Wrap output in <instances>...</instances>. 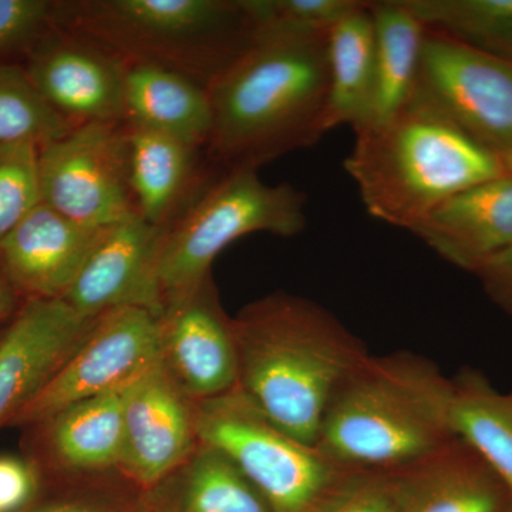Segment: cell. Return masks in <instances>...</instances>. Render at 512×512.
<instances>
[{
    "instance_id": "1",
    "label": "cell",
    "mask_w": 512,
    "mask_h": 512,
    "mask_svg": "<svg viewBox=\"0 0 512 512\" xmlns=\"http://www.w3.org/2000/svg\"><path fill=\"white\" fill-rule=\"evenodd\" d=\"M241 392L279 429L316 447L333 393L366 346L319 303L275 292L232 318Z\"/></svg>"
},
{
    "instance_id": "2",
    "label": "cell",
    "mask_w": 512,
    "mask_h": 512,
    "mask_svg": "<svg viewBox=\"0 0 512 512\" xmlns=\"http://www.w3.org/2000/svg\"><path fill=\"white\" fill-rule=\"evenodd\" d=\"M328 33L264 37L210 83L208 157L225 170L259 168L325 136Z\"/></svg>"
},
{
    "instance_id": "3",
    "label": "cell",
    "mask_w": 512,
    "mask_h": 512,
    "mask_svg": "<svg viewBox=\"0 0 512 512\" xmlns=\"http://www.w3.org/2000/svg\"><path fill=\"white\" fill-rule=\"evenodd\" d=\"M451 396L433 360L406 350L367 355L333 393L316 448L350 470L396 473L456 437Z\"/></svg>"
},
{
    "instance_id": "4",
    "label": "cell",
    "mask_w": 512,
    "mask_h": 512,
    "mask_svg": "<svg viewBox=\"0 0 512 512\" xmlns=\"http://www.w3.org/2000/svg\"><path fill=\"white\" fill-rule=\"evenodd\" d=\"M355 134L345 170L363 205L410 232L458 192L504 175L493 150L416 93L392 119Z\"/></svg>"
},
{
    "instance_id": "5",
    "label": "cell",
    "mask_w": 512,
    "mask_h": 512,
    "mask_svg": "<svg viewBox=\"0 0 512 512\" xmlns=\"http://www.w3.org/2000/svg\"><path fill=\"white\" fill-rule=\"evenodd\" d=\"M55 26L205 87L255 42L242 0H63Z\"/></svg>"
},
{
    "instance_id": "6",
    "label": "cell",
    "mask_w": 512,
    "mask_h": 512,
    "mask_svg": "<svg viewBox=\"0 0 512 512\" xmlns=\"http://www.w3.org/2000/svg\"><path fill=\"white\" fill-rule=\"evenodd\" d=\"M192 410L198 441L231 458L275 512L328 511L370 476L339 466L318 448L289 436L238 386L192 402Z\"/></svg>"
},
{
    "instance_id": "7",
    "label": "cell",
    "mask_w": 512,
    "mask_h": 512,
    "mask_svg": "<svg viewBox=\"0 0 512 512\" xmlns=\"http://www.w3.org/2000/svg\"><path fill=\"white\" fill-rule=\"evenodd\" d=\"M258 171L225 170L168 228L158 265L164 308L204 284L215 258L237 239L258 232L291 238L306 228L305 192L265 183Z\"/></svg>"
},
{
    "instance_id": "8",
    "label": "cell",
    "mask_w": 512,
    "mask_h": 512,
    "mask_svg": "<svg viewBox=\"0 0 512 512\" xmlns=\"http://www.w3.org/2000/svg\"><path fill=\"white\" fill-rule=\"evenodd\" d=\"M40 200L92 229L136 215L128 183L124 121L84 123L39 148Z\"/></svg>"
},
{
    "instance_id": "9",
    "label": "cell",
    "mask_w": 512,
    "mask_h": 512,
    "mask_svg": "<svg viewBox=\"0 0 512 512\" xmlns=\"http://www.w3.org/2000/svg\"><path fill=\"white\" fill-rule=\"evenodd\" d=\"M160 359V315L141 308L103 313L93 320L55 376L10 424L49 423L72 404L133 382Z\"/></svg>"
},
{
    "instance_id": "10",
    "label": "cell",
    "mask_w": 512,
    "mask_h": 512,
    "mask_svg": "<svg viewBox=\"0 0 512 512\" xmlns=\"http://www.w3.org/2000/svg\"><path fill=\"white\" fill-rule=\"evenodd\" d=\"M416 94L495 154L512 144V60L427 28Z\"/></svg>"
},
{
    "instance_id": "11",
    "label": "cell",
    "mask_w": 512,
    "mask_h": 512,
    "mask_svg": "<svg viewBox=\"0 0 512 512\" xmlns=\"http://www.w3.org/2000/svg\"><path fill=\"white\" fill-rule=\"evenodd\" d=\"M30 82L73 126L124 121L126 63L82 35L53 26L28 53Z\"/></svg>"
},
{
    "instance_id": "12",
    "label": "cell",
    "mask_w": 512,
    "mask_h": 512,
    "mask_svg": "<svg viewBox=\"0 0 512 512\" xmlns=\"http://www.w3.org/2000/svg\"><path fill=\"white\" fill-rule=\"evenodd\" d=\"M167 231L137 214L104 228L64 301L87 319L120 308L163 315L158 265Z\"/></svg>"
},
{
    "instance_id": "13",
    "label": "cell",
    "mask_w": 512,
    "mask_h": 512,
    "mask_svg": "<svg viewBox=\"0 0 512 512\" xmlns=\"http://www.w3.org/2000/svg\"><path fill=\"white\" fill-rule=\"evenodd\" d=\"M161 362L191 402L220 396L237 386L238 353L232 318L222 309L212 276L165 305Z\"/></svg>"
},
{
    "instance_id": "14",
    "label": "cell",
    "mask_w": 512,
    "mask_h": 512,
    "mask_svg": "<svg viewBox=\"0 0 512 512\" xmlns=\"http://www.w3.org/2000/svg\"><path fill=\"white\" fill-rule=\"evenodd\" d=\"M64 299H26L0 333V427L33 399L92 326Z\"/></svg>"
},
{
    "instance_id": "15",
    "label": "cell",
    "mask_w": 512,
    "mask_h": 512,
    "mask_svg": "<svg viewBox=\"0 0 512 512\" xmlns=\"http://www.w3.org/2000/svg\"><path fill=\"white\" fill-rule=\"evenodd\" d=\"M198 444L192 402L160 359L137 380L128 396L120 467L151 490L181 467Z\"/></svg>"
},
{
    "instance_id": "16",
    "label": "cell",
    "mask_w": 512,
    "mask_h": 512,
    "mask_svg": "<svg viewBox=\"0 0 512 512\" xmlns=\"http://www.w3.org/2000/svg\"><path fill=\"white\" fill-rule=\"evenodd\" d=\"M101 231L39 202L3 242L0 278L26 299H63Z\"/></svg>"
},
{
    "instance_id": "17",
    "label": "cell",
    "mask_w": 512,
    "mask_h": 512,
    "mask_svg": "<svg viewBox=\"0 0 512 512\" xmlns=\"http://www.w3.org/2000/svg\"><path fill=\"white\" fill-rule=\"evenodd\" d=\"M390 476L396 512H512L507 485L457 436Z\"/></svg>"
},
{
    "instance_id": "18",
    "label": "cell",
    "mask_w": 512,
    "mask_h": 512,
    "mask_svg": "<svg viewBox=\"0 0 512 512\" xmlns=\"http://www.w3.org/2000/svg\"><path fill=\"white\" fill-rule=\"evenodd\" d=\"M444 261L468 272L512 247V178L458 192L412 231Z\"/></svg>"
},
{
    "instance_id": "19",
    "label": "cell",
    "mask_w": 512,
    "mask_h": 512,
    "mask_svg": "<svg viewBox=\"0 0 512 512\" xmlns=\"http://www.w3.org/2000/svg\"><path fill=\"white\" fill-rule=\"evenodd\" d=\"M126 123V121H124ZM128 183L141 220L170 228L205 188L202 148L126 123Z\"/></svg>"
},
{
    "instance_id": "20",
    "label": "cell",
    "mask_w": 512,
    "mask_h": 512,
    "mask_svg": "<svg viewBox=\"0 0 512 512\" xmlns=\"http://www.w3.org/2000/svg\"><path fill=\"white\" fill-rule=\"evenodd\" d=\"M124 121L205 150L212 131L208 89L167 67L126 63Z\"/></svg>"
},
{
    "instance_id": "21",
    "label": "cell",
    "mask_w": 512,
    "mask_h": 512,
    "mask_svg": "<svg viewBox=\"0 0 512 512\" xmlns=\"http://www.w3.org/2000/svg\"><path fill=\"white\" fill-rule=\"evenodd\" d=\"M148 512L275 511L231 458L200 443L181 467L151 488Z\"/></svg>"
},
{
    "instance_id": "22",
    "label": "cell",
    "mask_w": 512,
    "mask_h": 512,
    "mask_svg": "<svg viewBox=\"0 0 512 512\" xmlns=\"http://www.w3.org/2000/svg\"><path fill=\"white\" fill-rule=\"evenodd\" d=\"M328 100L323 127L359 131L369 124L375 89V40L369 2L360 3L328 33Z\"/></svg>"
},
{
    "instance_id": "23",
    "label": "cell",
    "mask_w": 512,
    "mask_h": 512,
    "mask_svg": "<svg viewBox=\"0 0 512 512\" xmlns=\"http://www.w3.org/2000/svg\"><path fill=\"white\" fill-rule=\"evenodd\" d=\"M369 9L375 40V89L366 127L386 123L412 100L427 32L407 0L369 2Z\"/></svg>"
},
{
    "instance_id": "24",
    "label": "cell",
    "mask_w": 512,
    "mask_h": 512,
    "mask_svg": "<svg viewBox=\"0 0 512 512\" xmlns=\"http://www.w3.org/2000/svg\"><path fill=\"white\" fill-rule=\"evenodd\" d=\"M138 379L72 404L46 423L50 447L64 467L104 470L121 466L127 400Z\"/></svg>"
},
{
    "instance_id": "25",
    "label": "cell",
    "mask_w": 512,
    "mask_h": 512,
    "mask_svg": "<svg viewBox=\"0 0 512 512\" xmlns=\"http://www.w3.org/2000/svg\"><path fill=\"white\" fill-rule=\"evenodd\" d=\"M450 424L490 464L512 494V390L500 392L480 370L451 379Z\"/></svg>"
},
{
    "instance_id": "26",
    "label": "cell",
    "mask_w": 512,
    "mask_h": 512,
    "mask_svg": "<svg viewBox=\"0 0 512 512\" xmlns=\"http://www.w3.org/2000/svg\"><path fill=\"white\" fill-rule=\"evenodd\" d=\"M429 29L512 60V0H407Z\"/></svg>"
},
{
    "instance_id": "27",
    "label": "cell",
    "mask_w": 512,
    "mask_h": 512,
    "mask_svg": "<svg viewBox=\"0 0 512 512\" xmlns=\"http://www.w3.org/2000/svg\"><path fill=\"white\" fill-rule=\"evenodd\" d=\"M37 92L25 67L0 63V147H45L73 128Z\"/></svg>"
},
{
    "instance_id": "28",
    "label": "cell",
    "mask_w": 512,
    "mask_h": 512,
    "mask_svg": "<svg viewBox=\"0 0 512 512\" xmlns=\"http://www.w3.org/2000/svg\"><path fill=\"white\" fill-rule=\"evenodd\" d=\"M256 39L326 35L360 0H242Z\"/></svg>"
},
{
    "instance_id": "29",
    "label": "cell",
    "mask_w": 512,
    "mask_h": 512,
    "mask_svg": "<svg viewBox=\"0 0 512 512\" xmlns=\"http://www.w3.org/2000/svg\"><path fill=\"white\" fill-rule=\"evenodd\" d=\"M39 148L0 147V251L3 242L40 200Z\"/></svg>"
},
{
    "instance_id": "30",
    "label": "cell",
    "mask_w": 512,
    "mask_h": 512,
    "mask_svg": "<svg viewBox=\"0 0 512 512\" xmlns=\"http://www.w3.org/2000/svg\"><path fill=\"white\" fill-rule=\"evenodd\" d=\"M52 0H0V59L30 52L55 26Z\"/></svg>"
},
{
    "instance_id": "31",
    "label": "cell",
    "mask_w": 512,
    "mask_h": 512,
    "mask_svg": "<svg viewBox=\"0 0 512 512\" xmlns=\"http://www.w3.org/2000/svg\"><path fill=\"white\" fill-rule=\"evenodd\" d=\"M37 478L28 461L0 457V512H20L35 497Z\"/></svg>"
},
{
    "instance_id": "32",
    "label": "cell",
    "mask_w": 512,
    "mask_h": 512,
    "mask_svg": "<svg viewBox=\"0 0 512 512\" xmlns=\"http://www.w3.org/2000/svg\"><path fill=\"white\" fill-rule=\"evenodd\" d=\"M325 512H396L390 474H370L335 507Z\"/></svg>"
},
{
    "instance_id": "33",
    "label": "cell",
    "mask_w": 512,
    "mask_h": 512,
    "mask_svg": "<svg viewBox=\"0 0 512 512\" xmlns=\"http://www.w3.org/2000/svg\"><path fill=\"white\" fill-rule=\"evenodd\" d=\"M474 275L487 295L512 316V247L485 261Z\"/></svg>"
},
{
    "instance_id": "34",
    "label": "cell",
    "mask_w": 512,
    "mask_h": 512,
    "mask_svg": "<svg viewBox=\"0 0 512 512\" xmlns=\"http://www.w3.org/2000/svg\"><path fill=\"white\" fill-rule=\"evenodd\" d=\"M32 512H123L109 505L99 503H89V501H66V503H56L46 505Z\"/></svg>"
},
{
    "instance_id": "35",
    "label": "cell",
    "mask_w": 512,
    "mask_h": 512,
    "mask_svg": "<svg viewBox=\"0 0 512 512\" xmlns=\"http://www.w3.org/2000/svg\"><path fill=\"white\" fill-rule=\"evenodd\" d=\"M19 309L18 293L0 278V322L12 318Z\"/></svg>"
},
{
    "instance_id": "36",
    "label": "cell",
    "mask_w": 512,
    "mask_h": 512,
    "mask_svg": "<svg viewBox=\"0 0 512 512\" xmlns=\"http://www.w3.org/2000/svg\"><path fill=\"white\" fill-rule=\"evenodd\" d=\"M498 160H500L501 168L505 177L512 178V144L500 153H497Z\"/></svg>"
}]
</instances>
